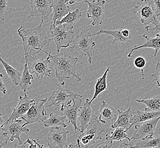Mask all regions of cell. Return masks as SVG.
I'll list each match as a JSON object with an SVG mask.
<instances>
[{
  "label": "cell",
  "mask_w": 160,
  "mask_h": 148,
  "mask_svg": "<svg viewBox=\"0 0 160 148\" xmlns=\"http://www.w3.org/2000/svg\"><path fill=\"white\" fill-rule=\"evenodd\" d=\"M100 122L96 116L90 122L86 130L81 133L78 139L80 142L85 146V148H88L93 145L98 140H102V135L105 129Z\"/></svg>",
  "instance_id": "6"
},
{
  "label": "cell",
  "mask_w": 160,
  "mask_h": 148,
  "mask_svg": "<svg viewBox=\"0 0 160 148\" xmlns=\"http://www.w3.org/2000/svg\"><path fill=\"white\" fill-rule=\"evenodd\" d=\"M26 144H27L26 142H25V143H23L22 144H21V145H18L17 144H15L13 148H26Z\"/></svg>",
  "instance_id": "44"
},
{
  "label": "cell",
  "mask_w": 160,
  "mask_h": 148,
  "mask_svg": "<svg viewBox=\"0 0 160 148\" xmlns=\"http://www.w3.org/2000/svg\"><path fill=\"white\" fill-rule=\"evenodd\" d=\"M160 136L154 135L146 139L141 140L136 145L133 144V148H160Z\"/></svg>",
  "instance_id": "27"
},
{
  "label": "cell",
  "mask_w": 160,
  "mask_h": 148,
  "mask_svg": "<svg viewBox=\"0 0 160 148\" xmlns=\"http://www.w3.org/2000/svg\"><path fill=\"white\" fill-rule=\"evenodd\" d=\"M79 148V146H78V143H77V144H71L70 145H69V146H68V147H66V148Z\"/></svg>",
  "instance_id": "45"
},
{
  "label": "cell",
  "mask_w": 160,
  "mask_h": 148,
  "mask_svg": "<svg viewBox=\"0 0 160 148\" xmlns=\"http://www.w3.org/2000/svg\"><path fill=\"white\" fill-rule=\"evenodd\" d=\"M23 120H14L12 122L4 124L1 131L3 132L2 136L7 137L10 141L13 142L17 139L20 144H22L20 136L22 134H28L30 130L23 126Z\"/></svg>",
  "instance_id": "10"
},
{
  "label": "cell",
  "mask_w": 160,
  "mask_h": 148,
  "mask_svg": "<svg viewBox=\"0 0 160 148\" xmlns=\"http://www.w3.org/2000/svg\"><path fill=\"white\" fill-rule=\"evenodd\" d=\"M8 1L9 0H0V21L5 19L4 14L7 10L9 9Z\"/></svg>",
  "instance_id": "33"
},
{
  "label": "cell",
  "mask_w": 160,
  "mask_h": 148,
  "mask_svg": "<svg viewBox=\"0 0 160 148\" xmlns=\"http://www.w3.org/2000/svg\"><path fill=\"white\" fill-rule=\"evenodd\" d=\"M77 143H78V146H79V148H82V147H81V146H80V141H79V139H77Z\"/></svg>",
  "instance_id": "46"
},
{
  "label": "cell",
  "mask_w": 160,
  "mask_h": 148,
  "mask_svg": "<svg viewBox=\"0 0 160 148\" xmlns=\"http://www.w3.org/2000/svg\"><path fill=\"white\" fill-rule=\"evenodd\" d=\"M43 21L44 19H42L39 25L34 29H26L22 25L18 29V33L22 39L25 57H36V55L43 51L45 46L53 40L45 32L43 26Z\"/></svg>",
  "instance_id": "1"
},
{
  "label": "cell",
  "mask_w": 160,
  "mask_h": 148,
  "mask_svg": "<svg viewBox=\"0 0 160 148\" xmlns=\"http://www.w3.org/2000/svg\"><path fill=\"white\" fill-rule=\"evenodd\" d=\"M99 111L100 113L98 119L100 122L103 124L113 123L118 117L115 109L110 106L104 101H102V104L100 106Z\"/></svg>",
  "instance_id": "20"
},
{
  "label": "cell",
  "mask_w": 160,
  "mask_h": 148,
  "mask_svg": "<svg viewBox=\"0 0 160 148\" xmlns=\"http://www.w3.org/2000/svg\"></svg>",
  "instance_id": "48"
},
{
  "label": "cell",
  "mask_w": 160,
  "mask_h": 148,
  "mask_svg": "<svg viewBox=\"0 0 160 148\" xmlns=\"http://www.w3.org/2000/svg\"><path fill=\"white\" fill-rule=\"evenodd\" d=\"M143 37L146 39V42L142 45L136 46L135 47L132 48L130 52L128 55V58H131L132 54L135 50H138L139 49L144 48H152L154 50V56L156 57L157 55L158 52L160 50V33L157 34L156 37L153 38H151L147 35H144Z\"/></svg>",
  "instance_id": "22"
},
{
  "label": "cell",
  "mask_w": 160,
  "mask_h": 148,
  "mask_svg": "<svg viewBox=\"0 0 160 148\" xmlns=\"http://www.w3.org/2000/svg\"><path fill=\"white\" fill-rule=\"evenodd\" d=\"M88 7L87 11L88 18L92 19V25L93 26L101 25L105 19V0H93L90 2L88 0L85 1Z\"/></svg>",
  "instance_id": "11"
},
{
  "label": "cell",
  "mask_w": 160,
  "mask_h": 148,
  "mask_svg": "<svg viewBox=\"0 0 160 148\" xmlns=\"http://www.w3.org/2000/svg\"><path fill=\"white\" fill-rule=\"evenodd\" d=\"M75 26L67 23L58 25L51 24L50 31L51 37L57 46V52L59 54L61 48L69 47L74 41V28Z\"/></svg>",
  "instance_id": "3"
},
{
  "label": "cell",
  "mask_w": 160,
  "mask_h": 148,
  "mask_svg": "<svg viewBox=\"0 0 160 148\" xmlns=\"http://www.w3.org/2000/svg\"><path fill=\"white\" fill-rule=\"evenodd\" d=\"M0 92L3 94H6L7 92V88L3 83V74L1 73H0Z\"/></svg>",
  "instance_id": "38"
},
{
  "label": "cell",
  "mask_w": 160,
  "mask_h": 148,
  "mask_svg": "<svg viewBox=\"0 0 160 148\" xmlns=\"http://www.w3.org/2000/svg\"><path fill=\"white\" fill-rule=\"evenodd\" d=\"M54 0H31V11L28 17H38L48 20L52 14V3Z\"/></svg>",
  "instance_id": "12"
},
{
  "label": "cell",
  "mask_w": 160,
  "mask_h": 148,
  "mask_svg": "<svg viewBox=\"0 0 160 148\" xmlns=\"http://www.w3.org/2000/svg\"><path fill=\"white\" fill-rule=\"evenodd\" d=\"M26 63L22 74V76L19 84V86L22 90L26 92L30 86L32 85V81L34 79L32 74L30 72L28 66V59H25Z\"/></svg>",
  "instance_id": "29"
},
{
  "label": "cell",
  "mask_w": 160,
  "mask_h": 148,
  "mask_svg": "<svg viewBox=\"0 0 160 148\" xmlns=\"http://www.w3.org/2000/svg\"><path fill=\"white\" fill-rule=\"evenodd\" d=\"M42 148H45L43 147V145H42Z\"/></svg>",
  "instance_id": "47"
},
{
  "label": "cell",
  "mask_w": 160,
  "mask_h": 148,
  "mask_svg": "<svg viewBox=\"0 0 160 148\" xmlns=\"http://www.w3.org/2000/svg\"><path fill=\"white\" fill-rule=\"evenodd\" d=\"M136 101L144 103L147 106V108L145 109V111L160 112V96H159L154 97L149 99H137Z\"/></svg>",
  "instance_id": "31"
},
{
  "label": "cell",
  "mask_w": 160,
  "mask_h": 148,
  "mask_svg": "<svg viewBox=\"0 0 160 148\" xmlns=\"http://www.w3.org/2000/svg\"><path fill=\"white\" fill-rule=\"evenodd\" d=\"M48 99H43L37 101L34 100L28 112L21 119L25 121L23 126L32 124L36 122H43L47 119L48 114L45 110V103L47 102Z\"/></svg>",
  "instance_id": "7"
},
{
  "label": "cell",
  "mask_w": 160,
  "mask_h": 148,
  "mask_svg": "<svg viewBox=\"0 0 160 148\" xmlns=\"http://www.w3.org/2000/svg\"><path fill=\"white\" fill-rule=\"evenodd\" d=\"M64 127L51 128L47 136L48 144L50 148H65L68 147V131H66Z\"/></svg>",
  "instance_id": "15"
},
{
  "label": "cell",
  "mask_w": 160,
  "mask_h": 148,
  "mask_svg": "<svg viewBox=\"0 0 160 148\" xmlns=\"http://www.w3.org/2000/svg\"><path fill=\"white\" fill-rule=\"evenodd\" d=\"M70 8L65 0H54L52 3V18L51 24L55 25L70 12Z\"/></svg>",
  "instance_id": "19"
},
{
  "label": "cell",
  "mask_w": 160,
  "mask_h": 148,
  "mask_svg": "<svg viewBox=\"0 0 160 148\" xmlns=\"http://www.w3.org/2000/svg\"><path fill=\"white\" fill-rule=\"evenodd\" d=\"M153 2V0H140L132 9V12L138 17L145 26L150 24L156 26L158 22Z\"/></svg>",
  "instance_id": "5"
},
{
  "label": "cell",
  "mask_w": 160,
  "mask_h": 148,
  "mask_svg": "<svg viewBox=\"0 0 160 148\" xmlns=\"http://www.w3.org/2000/svg\"><path fill=\"white\" fill-rule=\"evenodd\" d=\"M82 96L76 93L72 100L61 106V111L63 113L64 116L68 120V123L74 126L75 133L74 136L77 133V131L80 132V128H78L77 121L79 110L82 103Z\"/></svg>",
  "instance_id": "8"
},
{
  "label": "cell",
  "mask_w": 160,
  "mask_h": 148,
  "mask_svg": "<svg viewBox=\"0 0 160 148\" xmlns=\"http://www.w3.org/2000/svg\"><path fill=\"white\" fill-rule=\"evenodd\" d=\"M90 101L88 98H87L83 106H80L79 110L78 121L80 123V133H83L86 130L90 122L96 116L92 109Z\"/></svg>",
  "instance_id": "17"
},
{
  "label": "cell",
  "mask_w": 160,
  "mask_h": 148,
  "mask_svg": "<svg viewBox=\"0 0 160 148\" xmlns=\"http://www.w3.org/2000/svg\"><path fill=\"white\" fill-rule=\"evenodd\" d=\"M57 88L52 92L48 101L51 103L46 107L59 106L72 100L76 93L63 87V86H59L57 84Z\"/></svg>",
  "instance_id": "16"
},
{
  "label": "cell",
  "mask_w": 160,
  "mask_h": 148,
  "mask_svg": "<svg viewBox=\"0 0 160 148\" xmlns=\"http://www.w3.org/2000/svg\"><path fill=\"white\" fill-rule=\"evenodd\" d=\"M86 0H65L66 3L70 4V5H73L74 3H79V2H85Z\"/></svg>",
  "instance_id": "41"
},
{
  "label": "cell",
  "mask_w": 160,
  "mask_h": 148,
  "mask_svg": "<svg viewBox=\"0 0 160 148\" xmlns=\"http://www.w3.org/2000/svg\"><path fill=\"white\" fill-rule=\"evenodd\" d=\"M33 101L34 99L28 96L26 93L23 96H19V102L17 106L13 109V112L10 115L5 123H9L14 120L21 118L28 112Z\"/></svg>",
  "instance_id": "18"
},
{
  "label": "cell",
  "mask_w": 160,
  "mask_h": 148,
  "mask_svg": "<svg viewBox=\"0 0 160 148\" xmlns=\"http://www.w3.org/2000/svg\"><path fill=\"white\" fill-rule=\"evenodd\" d=\"M82 16V13L80 10L77 8L73 12H70V13L63 17L61 21H58L55 23V25H58L63 23H67L72 26H75L80 18Z\"/></svg>",
  "instance_id": "28"
},
{
  "label": "cell",
  "mask_w": 160,
  "mask_h": 148,
  "mask_svg": "<svg viewBox=\"0 0 160 148\" xmlns=\"http://www.w3.org/2000/svg\"><path fill=\"white\" fill-rule=\"evenodd\" d=\"M5 122V121L4 120V119H3V116H2V113L0 112V131H1V129H2V126L4 125Z\"/></svg>",
  "instance_id": "42"
},
{
  "label": "cell",
  "mask_w": 160,
  "mask_h": 148,
  "mask_svg": "<svg viewBox=\"0 0 160 148\" xmlns=\"http://www.w3.org/2000/svg\"><path fill=\"white\" fill-rule=\"evenodd\" d=\"M160 116V112H148L138 110L133 113L132 119V126L139 123L153 119Z\"/></svg>",
  "instance_id": "23"
},
{
  "label": "cell",
  "mask_w": 160,
  "mask_h": 148,
  "mask_svg": "<svg viewBox=\"0 0 160 148\" xmlns=\"http://www.w3.org/2000/svg\"><path fill=\"white\" fill-rule=\"evenodd\" d=\"M160 120V116L153 119L136 124L135 131L131 136V140H142L153 136Z\"/></svg>",
  "instance_id": "13"
},
{
  "label": "cell",
  "mask_w": 160,
  "mask_h": 148,
  "mask_svg": "<svg viewBox=\"0 0 160 148\" xmlns=\"http://www.w3.org/2000/svg\"><path fill=\"white\" fill-rule=\"evenodd\" d=\"M110 70V67L107 68L102 76L100 77L97 79V82L95 86V93L91 100H90V103L91 104L93 100L96 99L99 94L102 93L104 91L107 89V75Z\"/></svg>",
  "instance_id": "26"
},
{
  "label": "cell",
  "mask_w": 160,
  "mask_h": 148,
  "mask_svg": "<svg viewBox=\"0 0 160 148\" xmlns=\"http://www.w3.org/2000/svg\"><path fill=\"white\" fill-rule=\"evenodd\" d=\"M102 34L111 35L113 37V40L112 41V46L123 45L128 47L129 43L132 39L131 30L126 28L124 29L109 30H100L98 32L93 33L92 36L99 37Z\"/></svg>",
  "instance_id": "14"
},
{
  "label": "cell",
  "mask_w": 160,
  "mask_h": 148,
  "mask_svg": "<svg viewBox=\"0 0 160 148\" xmlns=\"http://www.w3.org/2000/svg\"><path fill=\"white\" fill-rule=\"evenodd\" d=\"M118 111V117L111 126V128L115 129L117 127L124 128L127 132L131 129L132 126V119L133 116V113L132 112L131 108H129L128 110L122 111L120 110Z\"/></svg>",
  "instance_id": "21"
},
{
  "label": "cell",
  "mask_w": 160,
  "mask_h": 148,
  "mask_svg": "<svg viewBox=\"0 0 160 148\" xmlns=\"http://www.w3.org/2000/svg\"><path fill=\"white\" fill-rule=\"evenodd\" d=\"M133 148V144L132 141L129 144L123 142L119 145L118 148Z\"/></svg>",
  "instance_id": "40"
},
{
  "label": "cell",
  "mask_w": 160,
  "mask_h": 148,
  "mask_svg": "<svg viewBox=\"0 0 160 148\" xmlns=\"http://www.w3.org/2000/svg\"><path fill=\"white\" fill-rule=\"evenodd\" d=\"M126 130L122 127H117L115 128V131L111 132V135L107 134L106 135V141H121L123 139H127L129 141H131V139L128 137L126 133Z\"/></svg>",
  "instance_id": "30"
},
{
  "label": "cell",
  "mask_w": 160,
  "mask_h": 148,
  "mask_svg": "<svg viewBox=\"0 0 160 148\" xmlns=\"http://www.w3.org/2000/svg\"><path fill=\"white\" fill-rule=\"evenodd\" d=\"M154 10L157 17L160 16V0H153Z\"/></svg>",
  "instance_id": "39"
},
{
  "label": "cell",
  "mask_w": 160,
  "mask_h": 148,
  "mask_svg": "<svg viewBox=\"0 0 160 148\" xmlns=\"http://www.w3.org/2000/svg\"><path fill=\"white\" fill-rule=\"evenodd\" d=\"M92 32L88 30L82 31L70 49L71 52H78L84 56H87L91 64L92 63L93 48L96 45V42L92 40Z\"/></svg>",
  "instance_id": "4"
},
{
  "label": "cell",
  "mask_w": 160,
  "mask_h": 148,
  "mask_svg": "<svg viewBox=\"0 0 160 148\" xmlns=\"http://www.w3.org/2000/svg\"><path fill=\"white\" fill-rule=\"evenodd\" d=\"M0 62L3 65V67L5 69L7 75L11 79L12 81L16 86H18L21 78L22 76V74L17 69L12 67L7 62L4 61L2 58L0 57Z\"/></svg>",
  "instance_id": "25"
},
{
  "label": "cell",
  "mask_w": 160,
  "mask_h": 148,
  "mask_svg": "<svg viewBox=\"0 0 160 148\" xmlns=\"http://www.w3.org/2000/svg\"><path fill=\"white\" fill-rule=\"evenodd\" d=\"M9 140L7 139L5 141H0V148H7V145Z\"/></svg>",
  "instance_id": "43"
},
{
  "label": "cell",
  "mask_w": 160,
  "mask_h": 148,
  "mask_svg": "<svg viewBox=\"0 0 160 148\" xmlns=\"http://www.w3.org/2000/svg\"><path fill=\"white\" fill-rule=\"evenodd\" d=\"M26 142L27 144H29V148H42V145H40L35 140H31L28 138Z\"/></svg>",
  "instance_id": "37"
},
{
  "label": "cell",
  "mask_w": 160,
  "mask_h": 148,
  "mask_svg": "<svg viewBox=\"0 0 160 148\" xmlns=\"http://www.w3.org/2000/svg\"><path fill=\"white\" fill-rule=\"evenodd\" d=\"M152 76L155 78V80L157 81V87L160 88V62H157L156 70L154 73L152 74Z\"/></svg>",
  "instance_id": "34"
},
{
  "label": "cell",
  "mask_w": 160,
  "mask_h": 148,
  "mask_svg": "<svg viewBox=\"0 0 160 148\" xmlns=\"http://www.w3.org/2000/svg\"><path fill=\"white\" fill-rule=\"evenodd\" d=\"M145 30L148 33H152V34H154L156 32H160V19H158V23L156 26H145Z\"/></svg>",
  "instance_id": "35"
},
{
  "label": "cell",
  "mask_w": 160,
  "mask_h": 148,
  "mask_svg": "<svg viewBox=\"0 0 160 148\" xmlns=\"http://www.w3.org/2000/svg\"><path fill=\"white\" fill-rule=\"evenodd\" d=\"M42 52L49 57L51 63L55 69V76L62 86H64L65 80L71 77L77 78V82L82 81L80 75L83 71L79 74L76 69V65L78 61V57H72L66 52H62L58 55H51L44 50Z\"/></svg>",
  "instance_id": "2"
},
{
  "label": "cell",
  "mask_w": 160,
  "mask_h": 148,
  "mask_svg": "<svg viewBox=\"0 0 160 148\" xmlns=\"http://www.w3.org/2000/svg\"><path fill=\"white\" fill-rule=\"evenodd\" d=\"M113 145V141H106L100 142L95 146H92V148H112Z\"/></svg>",
  "instance_id": "36"
},
{
  "label": "cell",
  "mask_w": 160,
  "mask_h": 148,
  "mask_svg": "<svg viewBox=\"0 0 160 148\" xmlns=\"http://www.w3.org/2000/svg\"><path fill=\"white\" fill-rule=\"evenodd\" d=\"M66 119L65 116H61L58 113H50L49 118L44 120L43 123L46 128H58L63 126L65 128L68 126V125L66 124Z\"/></svg>",
  "instance_id": "24"
},
{
  "label": "cell",
  "mask_w": 160,
  "mask_h": 148,
  "mask_svg": "<svg viewBox=\"0 0 160 148\" xmlns=\"http://www.w3.org/2000/svg\"><path fill=\"white\" fill-rule=\"evenodd\" d=\"M28 59V66L31 74L34 75L38 79H43L50 76L51 74L50 65L51 62L49 57L45 58L28 57H25Z\"/></svg>",
  "instance_id": "9"
},
{
  "label": "cell",
  "mask_w": 160,
  "mask_h": 148,
  "mask_svg": "<svg viewBox=\"0 0 160 148\" xmlns=\"http://www.w3.org/2000/svg\"><path fill=\"white\" fill-rule=\"evenodd\" d=\"M134 65L136 67L138 68L141 69V72L142 74V78H144V71L142 70V68H144L146 65V60L145 59L142 57H138L137 58H135L134 61Z\"/></svg>",
  "instance_id": "32"
}]
</instances>
